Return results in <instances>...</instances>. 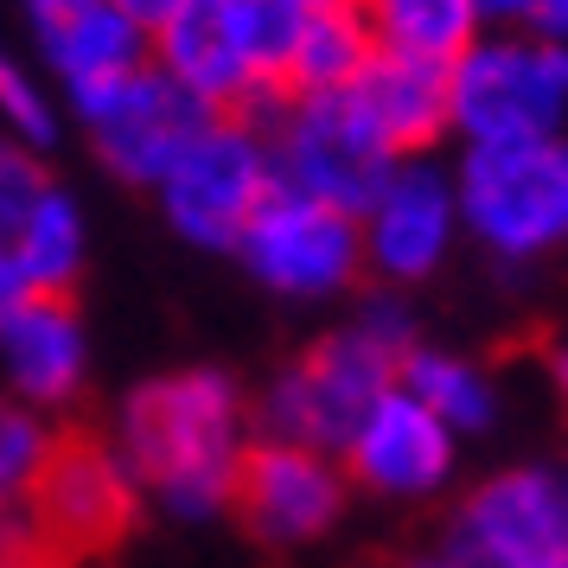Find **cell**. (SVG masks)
<instances>
[{
    "instance_id": "obj_1",
    "label": "cell",
    "mask_w": 568,
    "mask_h": 568,
    "mask_svg": "<svg viewBox=\"0 0 568 568\" xmlns=\"http://www.w3.org/2000/svg\"><path fill=\"white\" fill-rule=\"evenodd\" d=\"M236 447H243V396L217 371H173L129 396L122 409V460L134 479L173 505V511H211L224 505Z\"/></svg>"
},
{
    "instance_id": "obj_2",
    "label": "cell",
    "mask_w": 568,
    "mask_h": 568,
    "mask_svg": "<svg viewBox=\"0 0 568 568\" xmlns=\"http://www.w3.org/2000/svg\"><path fill=\"white\" fill-rule=\"evenodd\" d=\"M415 352V326L409 313L396 307L389 294H377L364 307L358 326L320 338L307 358H294L268 389V435L313 447V454H345L358 422L371 415V403L396 384V364Z\"/></svg>"
},
{
    "instance_id": "obj_3",
    "label": "cell",
    "mask_w": 568,
    "mask_h": 568,
    "mask_svg": "<svg viewBox=\"0 0 568 568\" xmlns=\"http://www.w3.org/2000/svg\"><path fill=\"white\" fill-rule=\"evenodd\" d=\"M447 129H460L466 148L568 134V45L537 32H479L447 64Z\"/></svg>"
},
{
    "instance_id": "obj_4",
    "label": "cell",
    "mask_w": 568,
    "mask_h": 568,
    "mask_svg": "<svg viewBox=\"0 0 568 568\" xmlns=\"http://www.w3.org/2000/svg\"><path fill=\"white\" fill-rule=\"evenodd\" d=\"M7 505L20 511L27 537L58 568H83L134 530V473L97 435L64 428V435H45L39 466L27 473L20 498Z\"/></svg>"
},
{
    "instance_id": "obj_5",
    "label": "cell",
    "mask_w": 568,
    "mask_h": 568,
    "mask_svg": "<svg viewBox=\"0 0 568 568\" xmlns=\"http://www.w3.org/2000/svg\"><path fill=\"white\" fill-rule=\"evenodd\" d=\"M454 211L498 256L530 262L568 243V134L511 141V148H466Z\"/></svg>"
},
{
    "instance_id": "obj_6",
    "label": "cell",
    "mask_w": 568,
    "mask_h": 568,
    "mask_svg": "<svg viewBox=\"0 0 568 568\" xmlns=\"http://www.w3.org/2000/svg\"><path fill=\"white\" fill-rule=\"evenodd\" d=\"M71 109L83 115L97 160L129 185H160L166 166L205 134V122H217V109H205L192 90H180L148 58L129 64V71H115V78L78 83Z\"/></svg>"
},
{
    "instance_id": "obj_7",
    "label": "cell",
    "mask_w": 568,
    "mask_h": 568,
    "mask_svg": "<svg viewBox=\"0 0 568 568\" xmlns=\"http://www.w3.org/2000/svg\"><path fill=\"white\" fill-rule=\"evenodd\" d=\"M268 160H275L282 192H301L345 217H364L384 180L396 173V154L371 134V122L345 97H282Z\"/></svg>"
},
{
    "instance_id": "obj_8",
    "label": "cell",
    "mask_w": 568,
    "mask_h": 568,
    "mask_svg": "<svg viewBox=\"0 0 568 568\" xmlns=\"http://www.w3.org/2000/svg\"><path fill=\"white\" fill-rule=\"evenodd\" d=\"M173 231L185 243L205 250H231L243 224L256 217V205L275 192V160H268V134L243 115H217L205 122V134L185 148L166 180L154 185Z\"/></svg>"
},
{
    "instance_id": "obj_9",
    "label": "cell",
    "mask_w": 568,
    "mask_h": 568,
    "mask_svg": "<svg viewBox=\"0 0 568 568\" xmlns=\"http://www.w3.org/2000/svg\"><path fill=\"white\" fill-rule=\"evenodd\" d=\"M243 268L275 294H338L358 282L364 268V243H358V217H345L333 205H313L301 192H268L256 205V217L243 224V236L231 243Z\"/></svg>"
},
{
    "instance_id": "obj_10",
    "label": "cell",
    "mask_w": 568,
    "mask_h": 568,
    "mask_svg": "<svg viewBox=\"0 0 568 568\" xmlns=\"http://www.w3.org/2000/svg\"><path fill=\"white\" fill-rule=\"evenodd\" d=\"M224 505L243 517V530L262 542H301L320 537L345 511V479L333 473L326 454L294 447V440H250L236 447Z\"/></svg>"
},
{
    "instance_id": "obj_11",
    "label": "cell",
    "mask_w": 568,
    "mask_h": 568,
    "mask_svg": "<svg viewBox=\"0 0 568 568\" xmlns=\"http://www.w3.org/2000/svg\"><path fill=\"white\" fill-rule=\"evenodd\" d=\"M460 562L466 568H542L568 549L562 486L549 473H498L466 498L460 511Z\"/></svg>"
},
{
    "instance_id": "obj_12",
    "label": "cell",
    "mask_w": 568,
    "mask_h": 568,
    "mask_svg": "<svg viewBox=\"0 0 568 568\" xmlns=\"http://www.w3.org/2000/svg\"><path fill=\"white\" fill-rule=\"evenodd\" d=\"M454 224H460L454 180L428 160H396L384 192L358 217L364 268H377L384 282H422L428 268H440L447 243H454Z\"/></svg>"
},
{
    "instance_id": "obj_13",
    "label": "cell",
    "mask_w": 568,
    "mask_h": 568,
    "mask_svg": "<svg viewBox=\"0 0 568 568\" xmlns=\"http://www.w3.org/2000/svg\"><path fill=\"white\" fill-rule=\"evenodd\" d=\"M447 435H454V428H440L409 389L389 384L384 396L371 403V415L358 422L345 460H352V473H358L364 486L409 491L415 498V491H435L440 479H447V460H454V440Z\"/></svg>"
},
{
    "instance_id": "obj_14",
    "label": "cell",
    "mask_w": 568,
    "mask_h": 568,
    "mask_svg": "<svg viewBox=\"0 0 568 568\" xmlns=\"http://www.w3.org/2000/svg\"><path fill=\"white\" fill-rule=\"evenodd\" d=\"M345 103L371 122V134L396 160H422L447 134V64H428V58L384 52L377 45V58L345 90Z\"/></svg>"
},
{
    "instance_id": "obj_15",
    "label": "cell",
    "mask_w": 568,
    "mask_h": 568,
    "mask_svg": "<svg viewBox=\"0 0 568 568\" xmlns=\"http://www.w3.org/2000/svg\"><path fill=\"white\" fill-rule=\"evenodd\" d=\"M0 371L39 409L71 403L83 384V320L71 294H32L0 313Z\"/></svg>"
},
{
    "instance_id": "obj_16",
    "label": "cell",
    "mask_w": 568,
    "mask_h": 568,
    "mask_svg": "<svg viewBox=\"0 0 568 568\" xmlns=\"http://www.w3.org/2000/svg\"><path fill=\"white\" fill-rule=\"evenodd\" d=\"M20 13H27L39 58L64 78V90L115 78L148 58V39L115 13V0H20Z\"/></svg>"
},
{
    "instance_id": "obj_17",
    "label": "cell",
    "mask_w": 568,
    "mask_h": 568,
    "mask_svg": "<svg viewBox=\"0 0 568 568\" xmlns=\"http://www.w3.org/2000/svg\"><path fill=\"white\" fill-rule=\"evenodd\" d=\"M377 58V32L364 0H338V7H313L294 27L282 64V97H345L358 71Z\"/></svg>"
},
{
    "instance_id": "obj_18",
    "label": "cell",
    "mask_w": 568,
    "mask_h": 568,
    "mask_svg": "<svg viewBox=\"0 0 568 568\" xmlns=\"http://www.w3.org/2000/svg\"><path fill=\"white\" fill-rule=\"evenodd\" d=\"M364 13L384 52H409L428 64H454L486 32L479 0H364Z\"/></svg>"
},
{
    "instance_id": "obj_19",
    "label": "cell",
    "mask_w": 568,
    "mask_h": 568,
    "mask_svg": "<svg viewBox=\"0 0 568 568\" xmlns=\"http://www.w3.org/2000/svg\"><path fill=\"white\" fill-rule=\"evenodd\" d=\"M7 250L27 268L32 294H71V282H78V268H83V217H78V205H71V192L52 185V192L32 205V217L20 224V236H13Z\"/></svg>"
},
{
    "instance_id": "obj_20",
    "label": "cell",
    "mask_w": 568,
    "mask_h": 568,
    "mask_svg": "<svg viewBox=\"0 0 568 568\" xmlns=\"http://www.w3.org/2000/svg\"><path fill=\"white\" fill-rule=\"evenodd\" d=\"M396 389H409L440 428H486L491 422V384L466 358H447V352L415 345L409 358L396 364Z\"/></svg>"
},
{
    "instance_id": "obj_21",
    "label": "cell",
    "mask_w": 568,
    "mask_h": 568,
    "mask_svg": "<svg viewBox=\"0 0 568 568\" xmlns=\"http://www.w3.org/2000/svg\"><path fill=\"white\" fill-rule=\"evenodd\" d=\"M0 134H13L32 154L58 141V109H52V97H45V83L7 52H0Z\"/></svg>"
},
{
    "instance_id": "obj_22",
    "label": "cell",
    "mask_w": 568,
    "mask_h": 568,
    "mask_svg": "<svg viewBox=\"0 0 568 568\" xmlns=\"http://www.w3.org/2000/svg\"><path fill=\"white\" fill-rule=\"evenodd\" d=\"M45 192H52V180H45L39 154L20 148L13 134H0V243L20 236V224L32 217V205H39Z\"/></svg>"
},
{
    "instance_id": "obj_23",
    "label": "cell",
    "mask_w": 568,
    "mask_h": 568,
    "mask_svg": "<svg viewBox=\"0 0 568 568\" xmlns=\"http://www.w3.org/2000/svg\"><path fill=\"white\" fill-rule=\"evenodd\" d=\"M39 454H45V428L27 409L0 403V505L20 498V486H27V473L39 466Z\"/></svg>"
},
{
    "instance_id": "obj_24",
    "label": "cell",
    "mask_w": 568,
    "mask_h": 568,
    "mask_svg": "<svg viewBox=\"0 0 568 568\" xmlns=\"http://www.w3.org/2000/svg\"><path fill=\"white\" fill-rule=\"evenodd\" d=\"M180 7H185V0H115V13H122V20L141 32V39H154V32L166 27L173 13H180Z\"/></svg>"
},
{
    "instance_id": "obj_25",
    "label": "cell",
    "mask_w": 568,
    "mask_h": 568,
    "mask_svg": "<svg viewBox=\"0 0 568 568\" xmlns=\"http://www.w3.org/2000/svg\"><path fill=\"white\" fill-rule=\"evenodd\" d=\"M524 27L537 32V39L568 45V0H524Z\"/></svg>"
},
{
    "instance_id": "obj_26",
    "label": "cell",
    "mask_w": 568,
    "mask_h": 568,
    "mask_svg": "<svg viewBox=\"0 0 568 568\" xmlns=\"http://www.w3.org/2000/svg\"><path fill=\"white\" fill-rule=\"evenodd\" d=\"M20 301H32V282H27V268L13 262V250L0 243V313H13Z\"/></svg>"
},
{
    "instance_id": "obj_27",
    "label": "cell",
    "mask_w": 568,
    "mask_h": 568,
    "mask_svg": "<svg viewBox=\"0 0 568 568\" xmlns=\"http://www.w3.org/2000/svg\"><path fill=\"white\" fill-rule=\"evenodd\" d=\"M486 20H524V0H479Z\"/></svg>"
},
{
    "instance_id": "obj_28",
    "label": "cell",
    "mask_w": 568,
    "mask_h": 568,
    "mask_svg": "<svg viewBox=\"0 0 568 568\" xmlns=\"http://www.w3.org/2000/svg\"><path fill=\"white\" fill-rule=\"evenodd\" d=\"M403 568H466L460 556H422V562H403Z\"/></svg>"
},
{
    "instance_id": "obj_29",
    "label": "cell",
    "mask_w": 568,
    "mask_h": 568,
    "mask_svg": "<svg viewBox=\"0 0 568 568\" xmlns=\"http://www.w3.org/2000/svg\"><path fill=\"white\" fill-rule=\"evenodd\" d=\"M294 13H313V7H338V0H287Z\"/></svg>"
},
{
    "instance_id": "obj_30",
    "label": "cell",
    "mask_w": 568,
    "mask_h": 568,
    "mask_svg": "<svg viewBox=\"0 0 568 568\" xmlns=\"http://www.w3.org/2000/svg\"><path fill=\"white\" fill-rule=\"evenodd\" d=\"M556 384H562V396H568V352H556Z\"/></svg>"
},
{
    "instance_id": "obj_31",
    "label": "cell",
    "mask_w": 568,
    "mask_h": 568,
    "mask_svg": "<svg viewBox=\"0 0 568 568\" xmlns=\"http://www.w3.org/2000/svg\"><path fill=\"white\" fill-rule=\"evenodd\" d=\"M542 568H568V549H562V556H556V562H542Z\"/></svg>"
},
{
    "instance_id": "obj_32",
    "label": "cell",
    "mask_w": 568,
    "mask_h": 568,
    "mask_svg": "<svg viewBox=\"0 0 568 568\" xmlns=\"http://www.w3.org/2000/svg\"><path fill=\"white\" fill-rule=\"evenodd\" d=\"M562 511H568V486H562Z\"/></svg>"
}]
</instances>
